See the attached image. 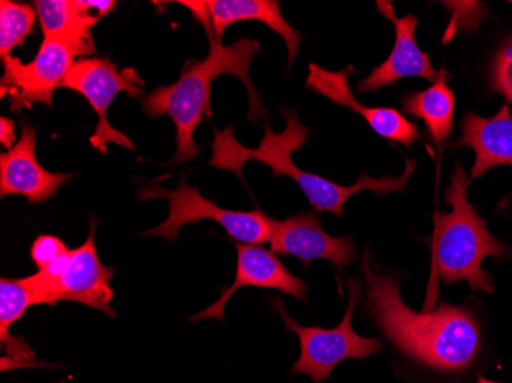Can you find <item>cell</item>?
Here are the masks:
<instances>
[{"mask_svg": "<svg viewBox=\"0 0 512 383\" xmlns=\"http://www.w3.org/2000/svg\"><path fill=\"white\" fill-rule=\"evenodd\" d=\"M68 252V247L59 236L45 233V235H39L34 239V243L31 244L30 258L36 264L37 269L43 270L59 261Z\"/></svg>", "mask_w": 512, "mask_h": 383, "instance_id": "cell-22", "label": "cell"}, {"mask_svg": "<svg viewBox=\"0 0 512 383\" xmlns=\"http://www.w3.org/2000/svg\"><path fill=\"white\" fill-rule=\"evenodd\" d=\"M183 5L184 8H188L191 11L192 16L203 25L204 31L207 33V37L215 36L214 27H212L211 11H209V4L207 2H200V0H183L178 2Z\"/></svg>", "mask_w": 512, "mask_h": 383, "instance_id": "cell-23", "label": "cell"}, {"mask_svg": "<svg viewBox=\"0 0 512 383\" xmlns=\"http://www.w3.org/2000/svg\"><path fill=\"white\" fill-rule=\"evenodd\" d=\"M235 247H237L238 261L234 282L221 290V296L217 302H214L211 307L204 308L198 315L191 316L189 322H200L211 318L224 322L227 302L237 290L244 287L278 290L286 295L295 296L299 301L307 302L309 287L306 282L289 272L272 250L241 243H235Z\"/></svg>", "mask_w": 512, "mask_h": 383, "instance_id": "cell-11", "label": "cell"}, {"mask_svg": "<svg viewBox=\"0 0 512 383\" xmlns=\"http://www.w3.org/2000/svg\"><path fill=\"white\" fill-rule=\"evenodd\" d=\"M474 383H502V382H496V380L486 379V377H483L482 374H479L477 376V380Z\"/></svg>", "mask_w": 512, "mask_h": 383, "instance_id": "cell-25", "label": "cell"}, {"mask_svg": "<svg viewBox=\"0 0 512 383\" xmlns=\"http://www.w3.org/2000/svg\"><path fill=\"white\" fill-rule=\"evenodd\" d=\"M140 200L151 198H166L169 201V215L165 223L155 229L146 230L143 235L168 239L171 243L177 241L181 229L188 224L200 223L203 220L215 221L226 230L230 238L237 243L260 244L269 243L270 221L263 210L250 212L223 209L209 198L203 197L197 187L189 186L186 177L181 178L177 189L166 190L163 187H143L138 195Z\"/></svg>", "mask_w": 512, "mask_h": 383, "instance_id": "cell-7", "label": "cell"}, {"mask_svg": "<svg viewBox=\"0 0 512 383\" xmlns=\"http://www.w3.org/2000/svg\"><path fill=\"white\" fill-rule=\"evenodd\" d=\"M37 17L36 8L31 5L11 0L0 2V59L11 56L17 46H23L33 33Z\"/></svg>", "mask_w": 512, "mask_h": 383, "instance_id": "cell-20", "label": "cell"}, {"mask_svg": "<svg viewBox=\"0 0 512 383\" xmlns=\"http://www.w3.org/2000/svg\"><path fill=\"white\" fill-rule=\"evenodd\" d=\"M284 120L286 129L275 134L269 123L264 122V137L260 146L255 149L241 145L235 138L234 126L229 125L226 129H214V141H212V158L209 166L218 167L221 171H229L237 174V177L244 181L243 167L247 161L255 160L270 167L273 177H289L296 181L299 189L309 198L313 212H330L335 217H342L344 204L353 195L370 190L375 195L390 194V192H405L408 187L411 175L416 169V160L407 158V167L404 174L399 178H391L388 175L381 178H373L370 175L362 174L352 186H342L333 183L321 175L310 174V172L299 169L292 160L293 152L299 151L309 140L310 129L302 125L298 120L295 109H279Z\"/></svg>", "mask_w": 512, "mask_h": 383, "instance_id": "cell-3", "label": "cell"}, {"mask_svg": "<svg viewBox=\"0 0 512 383\" xmlns=\"http://www.w3.org/2000/svg\"><path fill=\"white\" fill-rule=\"evenodd\" d=\"M364 311L382 336L408 361L447 379L476 373L485 359V331L471 302L440 301L434 310L416 311L401 296V279L373 269L370 252L362 259Z\"/></svg>", "mask_w": 512, "mask_h": 383, "instance_id": "cell-1", "label": "cell"}, {"mask_svg": "<svg viewBox=\"0 0 512 383\" xmlns=\"http://www.w3.org/2000/svg\"><path fill=\"white\" fill-rule=\"evenodd\" d=\"M258 40L238 39L232 45H223L221 39L209 37V53L203 60L191 59L184 63L180 79L168 86H158L142 99V108L149 117H169L175 125L177 152L168 164H184L200 157L201 148L195 143V131L203 117H212V83L230 74L237 77L247 89L249 112L247 120L264 122L267 111L256 92L249 71L252 60L260 53Z\"/></svg>", "mask_w": 512, "mask_h": 383, "instance_id": "cell-2", "label": "cell"}, {"mask_svg": "<svg viewBox=\"0 0 512 383\" xmlns=\"http://www.w3.org/2000/svg\"><path fill=\"white\" fill-rule=\"evenodd\" d=\"M211 11L212 27L217 39H223L224 31L237 22L256 20L283 37L289 50V68L298 56L304 34L287 22L276 0H207Z\"/></svg>", "mask_w": 512, "mask_h": 383, "instance_id": "cell-17", "label": "cell"}, {"mask_svg": "<svg viewBox=\"0 0 512 383\" xmlns=\"http://www.w3.org/2000/svg\"><path fill=\"white\" fill-rule=\"evenodd\" d=\"M491 91L503 95L512 105V36L500 45L491 63Z\"/></svg>", "mask_w": 512, "mask_h": 383, "instance_id": "cell-21", "label": "cell"}, {"mask_svg": "<svg viewBox=\"0 0 512 383\" xmlns=\"http://www.w3.org/2000/svg\"><path fill=\"white\" fill-rule=\"evenodd\" d=\"M114 0H36L43 39H62L96 53L92 28L115 10Z\"/></svg>", "mask_w": 512, "mask_h": 383, "instance_id": "cell-16", "label": "cell"}, {"mask_svg": "<svg viewBox=\"0 0 512 383\" xmlns=\"http://www.w3.org/2000/svg\"><path fill=\"white\" fill-rule=\"evenodd\" d=\"M460 129L462 137L454 141L451 149L470 148L476 154L468 177L470 183L493 167H512V117L508 103L491 118L467 112L460 120Z\"/></svg>", "mask_w": 512, "mask_h": 383, "instance_id": "cell-15", "label": "cell"}, {"mask_svg": "<svg viewBox=\"0 0 512 383\" xmlns=\"http://www.w3.org/2000/svg\"><path fill=\"white\" fill-rule=\"evenodd\" d=\"M16 123L10 117H0V143L8 151L17 145L16 143Z\"/></svg>", "mask_w": 512, "mask_h": 383, "instance_id": "cell-24", "label": "cell"}, {"mask_svg": "<svg viewBox=\"0 0 512 383\" xmlns=\"http://www.w3.org/2000/svg\"><path fill=\"white\" fill-rule=\"evenodd\" d=\"M355 74V68L348 65L347 68L333 73L321 68L315 63H310L309 76H307L306 88L312 89L316 94L324 95L325 99L342 108L350 109L356 114L362 115L373 131L379 137L388 141H398L405 148H411L414 141L419 140L421 132L416 123L411 122L394 108H367L356 100L350 86V76Z\"/></svg>", "mask_w": 512, "mask_h": 383, "instance_id": "cell-12", "label": "cell"}, {"mask_svg": "<svg viewBox=\"0 0 512 383\" xmlns=\"http://www.w3.org/2000/svg\"><path fill=\"white\" fill-rule=\"evenodd\" d=\"M39 305V299L28 287L23 278L0 279V344L16 361H31L34 354L20 339L10 333L11 325L16 324L27 313L28 308Z\"/></svg>", "mask_w": 512, "mask_h": 383, "instance_id": "cell-19", "label": "cell"}, {"mask_svg": "<svg viewBox=\"0 0 512 383\" xmlns=\"http://www.w3.org/2000/svg\"><path fill=\"white\" fill-rule=\"evenodd\" d=\"M376 10L384 14L396 30L393 51L382 65L371 71L367 79L356 86L358 94L379 91L385 86H393L399 80L407 77H421L428 82L436 83L442 76V71H436L431 65L430 56L417 46L416 28L417 17H398L394 13L391 2H378Z\"/></svg>", "mask_w": 512, "mask_h": 383, "instance_id": "cell-14", "label": "cell"}, {"mask_svg": "<svg viewBox=\"0 0 512 383\" xmlns=\"http://www.w3.org/2000/svg\"><path fill=\"white\" fill-rule=\"evenodd\" d=\"M60 383H66V382H65V380L62 379V380H60Z\"/></svg>", "mask_w": 512, "mask_h": 383, "instance_id": "cell-26", "label": "cell"}, {"mask_svg": "<svg viewBox=\"0 0 512 383\" xmlns=\"http://www.w3.org/2000/svg\"><path fill=\"white\" fill-rule=\"evenodd\" d=\"M269 244L273 253L295 256L306 266L315 259H325L339 272L358 259L353 236L338 238L325 233L316 212H299L286 220L272 218Z\"/></svg>", "mask_w": 512, "mask_h": 383, "instance_id": "cell-10", "label": "cell"}, {"mask_svg": "<svg viewBox=\"0 0 512 383\" xmlns=\"http://www.w3.org/2000/svg\"><path fill=\"white\" fill-rule=\"evenodd\" d=\"M94 51L62 39H43L33 62L22 63L14 56L5 57L4 76L0 80V97L10 99L11 111L19 114L36 103L53 108L54 91L62 88L76 57Z\"/></svg>", "mask_w": 512, "mask_h": 383, "instance_id": "cell-8", "label": "cell"}, {"mask_svg": "<svg viewBox=\"0 0 512 383\" xmlns=\"http://www.w3.org/2000/svg\"><path fill=\"white\" fill-rule=\"evenodd\" d=\"M96 218L89 217V233L85 243L77 249H69L63 258L36 275L23 278L33 290L39 305H56L62 301L77 302L114 318L111 287L114 270L100 259L96 246Z\"/></svg>", "mask_w": 512, "mask_h": 383, "instance_id": "cell-6", "label": "cell"}, {"mask_svg": "<svg viewBox=\"0 0 512 383\" xmlns=\"http://www.w3.org/2000/svg\"><path fill=\"white\" fill-rule=\"evenodd\" d=\"M348 305L344 318L335 328L306 327L287 315L281 298H270V307L284 322V330L293 331L301 344V356L292 367V374L309 376L313 383H322L332 376L335 368L347 359L362 361L371 354L381 353L382 342L378 338H365L353 330V313L362 298L361 282L355 278L345 279Z\"/></svg>", "mask_w": 512, "mask_h": 383, "instance_id": "cell-5", "label": "cell"}, {"mask_svg": "<svg viewBox=\"0 0 512 383\" xmlns=\"http://www.w3.org/2000/svg\"><path fill=\"white\" fill-rule=\"evenodd\" d=\"M448 74L442 71L440 79L421 92L405 94L401 99L402 114L419 118L427 126L428 134L439 148H444L453 132L456 99L447 85Z\"/></svg>", "mask_w": 512, "mask_h": 383, "instance_id": "cell-18", "label": "cell"}, {"mask_svg": "<svg viewBox=\"0 0 512 383\" xmlns=\"http://www.w3.org/2000/svg\"><path fill=\"white\" fill-rule=\"evenodd\" d=\"M62 88L71 89L85 97L94 112L99 115L96 132L89 138L92 148L106 154L108 145L114 143L134 151L135 146L131 138L109 123L108 109L115 97L122 92H126L131 99H140L145 94V82L138 76L137 69H120L105 57L80 59L69 71Z\"/></svg>", "mask_w": 512, "mask_h": 383, "instance_id": "cell-9", "label": "cell"}, {"mask_svg": "<svg viewBox=\"0 0 512 383\" xmlns=\"http://www.w3.org/2000/svg\"><path fill=\"white\" fill-rule=\"evenodd\" d=\"M22 135L11 151L0 154V197L22 195L31 204L45 203L59 192L73 175L46 171L36 155V128L20 120Z\"/></svg>", "mask_w": 512, "mask_h": 383, "instance_id": "cell-13", "label": "cell"}, {"mask_svg": "<svg viewBox=\"0 0 512 383\" xmlns=\"http://www.w3.org/2000/svg\"><path fill=\"white\" fill-rule=\"evenodd\" d=\"M468 178L465 167L457 163L445 198L451 212L434 215L431 246L433 281L440 278L445 285L467 281L474 292L493 293L490 273L483 269L486 258L506 259L512 250L488 230V224L468 201Z\"/></svg>", "mask_w": 512, "mask_h": 383, "instance_id": "cell-4", "label": "cell"}]
</instances>
